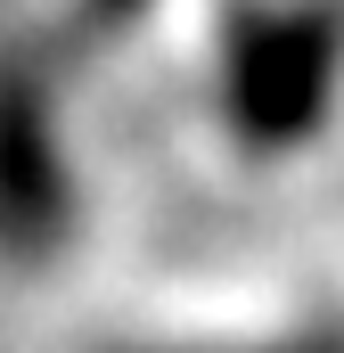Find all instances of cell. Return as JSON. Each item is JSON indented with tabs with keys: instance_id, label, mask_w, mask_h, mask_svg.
<instances>
[{
	"instance_id": "cell-1",
	"label": "cell",
	"mask_w": 344,
	"mask_h": 353,
	"mask_svg": "<svg viewBox=\"0 0 344 353\" xmlns=\"http://www.w3.org/2000/svg\"><path fill=\"white\" fill-rule=\"evenodd\" d=\"M344 99V0H230L213 107L246 157H295Z\"/></svg>"
},
{
	"instance_id": "cell-2",
	"label": "cell",
	"mask_w": 344,
	"mask_h": 353,
	"mask_svg": "<svg viewBox=\"0 0 344 353\" xmlns=\"http://www.w3.org/2000/svg\"><path fill=\"white\" fill-rule=\"evenodd\" d=\"M58 58L8 50L0 58V255L41 263L74 222V157L58 132Z\"/></svg>"
},
{
	"instance_id": "cell-3",
	"label": "cell",
	"mask_w": 344,
	"mask_h": 353,
	"mask_svg": "<svg viewBox=\"0 0 344 353\" xmlns=\"http://www.w3.org/2000/svg\"><path fill=\"white\" fill-rule=\"evenodd\" d=\"M123 353H172V345H123Z\"/></svg>"
}]
</instances>
